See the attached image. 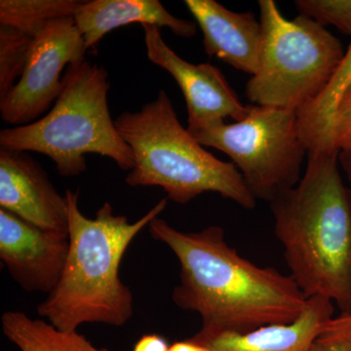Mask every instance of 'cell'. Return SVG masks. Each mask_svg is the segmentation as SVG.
<instances>
[{"instance_id":"cell-1","label":"cell","mask_w":351,"mask_h":351,"mask_svg":"<svg viewBox=\"0 0 351 351\" xmlns=\"http://www.w3.org/2000/svg\"><path fill=\"white\" fill-rule=\"evenodd\" d=\"M149 228L179 261L180 284L173 301L199 314L201 330L245 334L294 322L306 308V295L292 277L241 257L228 244L221 226L184 232L157 217Z\"/></svg>"},{"instance_id":"cell-2","label":"cell","mask_w":351,"mask_h":351,"mask_svg":"<svg viewBox=\"0 0 351 351\" xmlns=\"http://www.w3.org/2000/svg\"><path fill=\"white\" fill-rule=\"evenodd\" d=\"M269 207L289 276L306 299L322 295L351 314V189L339 152H307L301 181Z\"/></svg>"},{"instance_id":"cell-3","label":"cell","mask_w":351,"mask_h":351,"mask_svg":"<svg viewBox=\"0 0 351 351\" xmlns=\"http://www.w3.org/2000/svg\"><path fill=\"white\" fill-rule=\"evenodd\" d=\"M69 249L61 279L38 306L39 316L66 332L101 323L122 327L133 315V295L122 282L119 267L131 242L167 206L159 201L142 218L130 223L106 202L94 219L78 207L80 191L66 193Z\"/></svg>"},{"instance_id":"cell-4","label":"cell","mask_w":351,"mask_h":351,"mask_svg":"<svg viewBox=\"0 0 351 351\" xmlns=\"http://www.w3.org/2000/svg\"><path fill=\"white\" fill-rule=\"evenodd\" d=\"M114 124L133 152L129 186H159L178 204L216 193L244 209L257 206L237 166L203 149L182 127L164 90L138 112H122Z\"/></svg>"},{"instance_id":"cell-5","label":"cell","mask_w":351,"mask_h":351,"mask_svg":"<svg viewBox=\"0 0 351 351\" xmlns=\"http://www.w3.org/2000/svg\"><path fill=\"white\" fill-rule=\"evenodd\" d=\"M110 88L103 66L86 60L71 64L50 112L27 125L2 129L0 147L44 154L54 161L62 177L82 174L89 154L108 157L120 169L131 171L135 166L133 152L108 110Z\"/></svg>"},{"instance_id":"cell-6","label":"cell","mask_w":351,"mask_h":351,"mask_svg":"<svg viewBox=\"0 0 351 351\" xmlns=\"http://www.w3.org/2000/svg\"><path fill=\"white\" fill-rule=\"evenodd\" d=\"M260 68L246 84L256 106L300 112L326 88L345 56L341 41L315 21L283 17L274 0H260Z\"/></svg>"},{"instance_id":"cell-7","label":"cell","mask_w":351,"mask_h":351,"mask_svg":"<svg viewBox=\"0 0 351 351\" xmlns=\"http://www.w3.org/2000/svg\"><path fill=\"white\" fill-rule=\"evenodd\" d=\"M249 106L241 121L221 122L193 136L202 147L230 157L256 200L270 202L301 181L308 151L300 133L298 112Z\"/></svg>"},{"instance_id":"cell-8","label":"cell","mask_w":351,"mask_h":351,"mask_svg":"<svg viewBox=\"0 0 351 351\" xmlns=\"http://www.w3.org/2000/svg\"><path fill=\"white\" fill-rule=\"evenodd\" d=\"M86 52L73 17L46 23L34 34L19 82L0 99L2 120L18 126L36 121L61 94L64 69L85 60Z\"/></svg>"},{"instance_id":"cell-9","label":"cell","mask_w":351,"mask_h":351,"mask_svg":"<svg viewBox=\"0 0 351 351\" xmlns=\"http://www.w3.org/2000/svg\"><path fill=\"white\" fill-rule=\"evenodd\" d=\"M142 27L149 61L169 73L181 88L191 135L228 117L239 122L248 115L250 106L239 101L218 68L209 63H189L164 41L160 27L152 25H142Z\"/></svg>"},{"instance_id":"cell-10","label":"cell","mask_w":351,"mask_h":351,"mask_svg":"<svg viewBox=\"0 0 351 351\" xmlns=\"http://www.w3.org/2000/svg\"><path fill=\"white\" fill-rule=\"evenodd\" d=\"M69 249V233L39 228L0 208V258L25 291L49 295L61 279Z\"/></svg>"},{"instance_id":"cell-11","label":"cell","mask_w":351,"mask_h":351,"mask_svg":"<svg viewBox=\"0 0 351 351\" xmlns=\"http://www.w3.org/2000/svg\"><path fill=\"white\" fill-rule=\"evenodd\" d=\"M0 206L39 228L69 233L66 196L29 152L0 149Z\"/></svg>"},{"instance_id":"cell-12","label":"cell","mask_w":351,"mask_h":351,"mask_svg":"<svg viewBox=\"0 0 351 351\" xmlns=\"http://www.w3.org/2000/svg\"><path fill=\"white\" fill-rule=\"evenodd\" d=\"M184 5L203 34L209 57L219 58L252 76L260 68L263 29L251 12H234L215 0H186Z\"/></svg>"},{"instance_id":"cell-13","label":"cell","mask_w":351,"mask_h":351,"mask_svg":"<svg viewBox=\"0 0 351 351\" xmlns=\"http://www.w3.org/2000/svg\"><path fill=\"white\" fill-rule=\"evenodd\" d=\"M334 313V302L315 295L307 299L301 315L289 324L267 325L245 334L200 329L189 339L213 351H311Z\"/></svg>"},{"instance_id":"cell-14","label":"cell","mask_w":351,"mask_h":351,"mask_svg":"<svg viewBox=\"0 0 351 351\" xmlns=\"http://www.w3.org/2000/svg\"><path fill=\"white\" fill-rule=\"evenodd\" d=\"M86 50H96L101 39L117 27L141 25L168 27L180 38L195 36V23L175 17L158 0H91L83 1L73 16Z\"/></svg>"},{"instance_id":"cell-15","label":"cell","mask_w":351,"mask_h":351,"mask_svg":"<svg viewBox=\"0 0 351 351\" xmlns=\"http://www.w3.org/2000/svg\"><path fill=\"white\" fill-rule=\"evenodd\" d=\"M350 85L351 44L322 93L298 112L300 133L308 152H337L332 144L335 114Z\"/></svg>"},{"instance_id":"cell-16","label":"cell","mask_w":351,"mask_h":351,"mask_svg":"<svg viewBox=\"0 0 351 351\" xmlns=\"http://www.w3.org/2000/svg\"><path fill=\"white\" fill-rule=\"evenodd\" d=\"M1 324L6 338L20 351H108L97 348L77 331H62L21 311H7Z\"/></svg>"},{"instance_id":"cell-17","label":"cell","mask_w":351,"mask_h":351,"mask_svg":"<svg viewBox=\"0 0 351 351\" xmlns=\"http://www.w3.org/2000/svg\"><path fill=\"white\" fill-rule=\"evenodd\" d=\"M82 3L78 0H1L0 25L34 36L50 21L73 17Z\"/></svg>"},{"instance_id":"cell-18","label":"cell","mask_w":351,"mask_h":351,"mask_svg":"<svg viewBox=\"0 0 351 351\" xmlns=\"http://www.w3.org/2000/svg\"><path fill=\"white\" fill-rule=\"evenodd\" d=\"M34 36L0 25V99L19 82L24 71Z\"/></svg>"},{"instance_id":"cell-19","label":"cell","mask_w":351,"mask_h":351,"mask_svg":"<svg viewBox=\"0 0 351 351\" xmlns=\"http://www.w3.org/2000/svg\"><path fill=\"white\" fill-rule=\"evenodd\" d=\"M295 6L300 15L324 27L335 25L351 38V0H295Z\"/></svg>"},{"instance_id":"cell-20","label":"cell","mask_w":351,"mask_h":351,"mask_svg":"<svg viewBox=\"0 0 351 351\" xmlns=\"http://www.w3.org/2000/svg\"><path fill=\"white\" fill-rule=\"evenodd\" d=\"M311 351H351V314H341L329 321Z\"/></svg>"},{"instance_id":"cell-21","label":"cell","mask_w":351,"mask_h":351,"mask_svg":"<svg viewBox=\"0 0 351 351\" xmlns=\"http://www.w3.org/2000/svg\"><path fill=\"white\" fill-rule=\"evenodd\" d=\"M332 149L337 152L351 145V85L343 94L335 114L332 134Z\"/></svg>"},{"instance_id":"cell-22","label":"cell","mask_w":351,"mask_h":351,"mask_svg":"<svg viewBox=\"0 0 351 351\" xmlns=\"http://www.w3.org/2000/svg\"><path fill=\"white\" fill-rule=\"evenodd\" d=\"M170 346L157 334L144 335L134 346L133 351H169Z\"/></svg>"},{"instance_id":"cell-23","label":"cell","mask_w":351,"mask_h":351,"mask_svg":"<svg viewBox=\"0 0 351 351\" xmlns=\"http://www.w3.org/2000/svg\"><path fill=\"white\" fill-rule=\"evenodd\" d=\"M169 351H213L206 346L195 343L193 339L175 341L170 346Z\"/></svg>"},{"instance_id":"cell-24","label":"cell","mask_w":351,"mask_h":351,"mask_svg":"<svg viewBox=\"0 0 351 351\" xmlns=\"http://www.w3.org/2000/svg\"><path fill=\"white\" fill-rule=\"evenodd\" d=\"M339 168L343 170L351 186V145L348 149L339 152Z\"/></svg>"}]
</instances>
